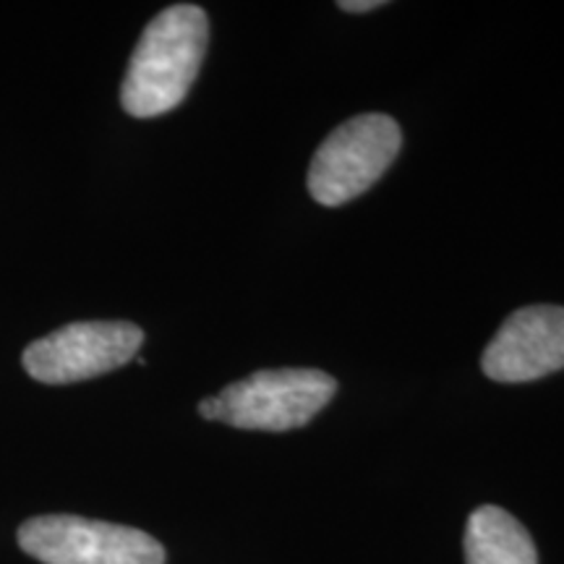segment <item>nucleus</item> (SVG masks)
Returning <instances> with one entry per match:
<instances>
[{
	"label": "nucleus",
	"instance_id": "6e6552de",
	"mask_svg": "<svg viewBox=\"0 0 564 564\" xmlns=\"http://www.w3.org/2000/svg\"><path fill=\"white\" fill-rule=\"evenodd\" d=\"M379 6H384L382 0H356V3H350V0H343L340 9L343 11H350V13H364V11L379 9Z\"/></svg>",
	"mask_w": 564,
	"mask_h": 564
},
{
	"label": "nucleus",
	"instance_id": "7ed1b4c3",
	"mask_svg": "<svg viewBox=\"0 0 564 564\" xmlns=\"http://www.w3.org/2000/svg\"><path fill=\"white\" fill-rule=\"evenodd\" d=\"M403 131L384 112H364L329 133L308 167V194L322 207H340L369 192L390 171Z\"/></svg>",
	"mask_w": 564,
	"mask_h": 564
},
{
	"label": "nucleus",
	"instance_id": "423d86ee",
	"mask_svg": "<svg viewBox=\"0 0 564 564\" xmlns=\"http://www.w3.org/2000/svg\"><path fill=\"white\" fill-rule=\"evenodd\" d=\"M481 369L494 382L523 384L564 369V306H525L486 345Z\"/></svg>",
	"mask_w": 564,
	"mask_h": 564
},
{
	"label": "nucleus",
	"instance_id": "39448f33",
	"mask_svg": "<svg viewBox=\"0 0 564 564\" xmlns=\"http://www.w3.org/2000/svg\"><path fill=\"white\" fill-rule=\"evenodd\" d=\"M141 343L144 333L131 322H74L34 340L21 364L42 384H70L121 369Z\"/></svg>",
	"mask_w": 564,
	"mask_h": 564
},
{
	"label": "nucleus",
	"instance_id": "0eeeda50",
	"mask_svg": "<svg viewBox=\"0 0 564 564\" xmlns=\"http://www.w3.org/2000/svg\"><path fill=\"white\" fill-rule=\"evenodd\" d=\"M465 564H539L531 533L502 507H478L465 525Z\"/></svg>",
	"mask_w": 564,
	"mask_h": 564
},
{
	"label": "nucleus",
	"instance_id": "f257e3e1",
	"mask_svg": "<svg viewBox=\"0 0 564 564\" xmlns=\"http://www.w3.org/2000/svg\"><path fill=\"white\" fill-rule=\"evenodd\" d=\"M209 42V21L199 6L178 3L160 11L133 51L121 87L123 110L158 118L178 108L199 76Z\"/></svg>",
	"mask_w": 564,
	"mask_h": 564
},
{
	"label": "nucleus",
	"instance_id": "f03ea898",
	"mask_svg": "<svg viewBox=\"0 0 564 564\" xmlns=\"http://www.w3.org/2000/svg\"><path fill=\"white\" fill-rule=\"evenodd\" d=\"M335 392V377L319 369H267L202 400L199 413L246 432H293L319 415Z\"/></svg>",
	"mask_w": 564,
	"mask_h": 564
},
{
	"label": "nucleus",
	"instance_id": "20e7f679",
	"mask_svg": "<svg viewBox=\"0 0 564 564\" xmlns=\"http://www.w3.org/2000/svg\"><path fill=\"white\" fill-rule=\"evenodd\" d=\"M19 546L42 564H165V549L150 533L74 514L26 520Z\"/></svg>",
	"mask_w": 564,
	"mask_h": 564
}]
</instances>
